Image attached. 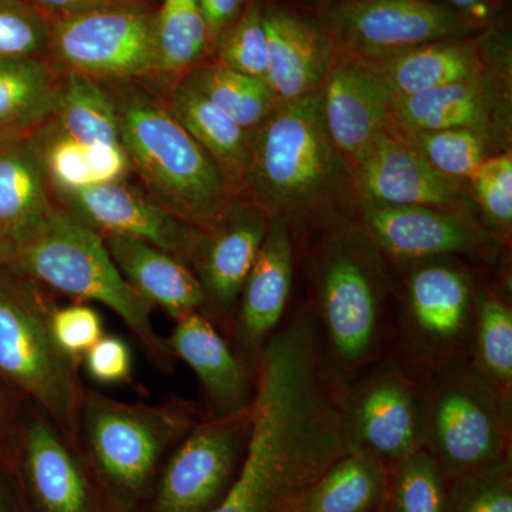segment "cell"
<instances>
[{
    "instance_id": "6da1fadb",
    "label": "cell",
    "mask_w": 512,
    "mask_h": 512,
    "mask_svg": "<svg viewBox=\"0 0 512 512\" xmlns=\"http://www.w3.org/2000/svg\"><path fill=\"white\" fill-rule=\"evenodd\" d=\"M255 384L244 460L210 512H296L315 481L348 453L340 394L323 366L305 301L266 342Z\"/></svg>"
},
{
    "instance_id": "7a4b0ae2",
    "label": "cell",
    "mask_w": 512,
    "mask_h": 512,
    "mask_svg": "<svg viewBox=\"0 0 512 512\" xmlns=\"http://www.w3.org/2000/svg\"><path fill=\"white\" fill-rule=\"evenodd\" d=\"M309 296L323 366L342 394L393 355L396 281L392 264L355 222L313 235ZM311 237V238H313Z\"/></svg>"
},
{
    "instance_id": "3957f363",
    "label": "cell",
    "mask_w": 512,
    "mask_h": 512,
    "mask_svg": "<svg viewBox=\"0 0 512 512\" xmlns=\"http://www.w3.org/2000/svg\"><path fill=\"white\" fill-rule=\"evenodd\" d=\"M242 184L252 204L285 222L295 244L350 221L342 192L352 171L326 130L320 90L281 101L252 131Z\"/></svg>"
},
{
    "instance_id": "277c9868",
    "label": "cell",
    "mask_w": 512,
    "mask_h": 512,
    "mask_svg": "<svg viewBox=\"0 0 512 512\" xmlns=\"http://www.w3.org/2000/svg\"><path fill=\"white\" fill-rule=\"evenodd\" d=\"M109 93L121 144L148 195L190 227L214 228L234 201L232 184L218 164L174 119L165 101L131 82H114Z\"/></svg>"
},
{
    "instance_id": "5b68a950",
    "label": "cell",
    "mask_w": 512,
    "mask_h": 512,
    "mask_svg": "<svg viewBox=\"0 0 512 512\" xmlns=\"http://www.w3.org/2000/svg\"><path fill=\"white\" fill-rule=\"evenodd\" d=\"M5 265L33 284L106 306L126 323L157 366L170 369L174 356L154 329V306L121 275L103 235L59 205L10 244Z\"/></svg>"
},
{
    "instance_id": "8992f818",
    "label": "cell",
    "mask_w": 512,
    "mask_h": 512,
    "mask_svg": "<svg viewBox=\"0 0 512 512\" xmlns=\"http://www.w3.org/2000/svg\"><path fill=\"white\" fill-rule=\"evenodd\" d=\"M396 281L393 356L417 377L470 360L481 276L451 258L392 264Z\"/></svg>"
},
{
    "instance_id": "52a82bcc",
    "label": "cell",
    "mask_w": 512,
    "mask_h": 512,
    "mask_svg": "<svg viewBox=\"0 0 512 512\" xmlns=\"http://www.w3.org/2000/svg\"><path fill=\"white\" fill-rule=\"evenodd\" d=\"M423 444L447 480L511 458L512 396L470 360L420 376Z\"/></svg>"
},
{
    "instance_id": "ba28073f",
    "label": "cell",
    "mask_w": 512,
    "mask_h": 512,
    "mask_svg": "<svg viewBox=\"0 0 512 512\" xmlns=\"http://www.w3.org/2000/svg\"><path fill=\"white\" fill-rule=\"evenodd\" d=\"M15 276L0 266V377L35 400L62 436L74 440L84 399L77 365L53 339V306L33 282Z\"/></svg>"
},
{
    "instance_id": "9c48e42d",
    "label": "cell",
    "mask_w": 512,
    "mask_h": 512,
    "mask_svg": "<svg viewBox=\"0 0 512 512\" xmlns=\"http://www.w3.org/2000/svg\"><path fill=\"white\" fill-rule=\"evenodd\" d=\"M200 410L174 400L161 406L121 403L84 393L82 421L97 466L124 493H137L150 480L161 453L183 440Z\"/></svg>"
},
{
    "instance_id": "30bf717a",
    "label": "cell",
    "mask_w": 512,
    "mask_h": 512,
    "mask_svg": "<svg viewBox=\"0 0 512 512\" xmlns=\"http://www.w3.org/2000/svg\"><path fill=\"white\" fill-rule=\"evenodd\" d=\"M421 407L419 377L397 357H384L340 397L346 448L392 470L423 444Z\"/></svg>"
},
{
    "instance_id": "8fae6325",
    "label": "cell",
    "mask_w": 512,
    "mask_h": 512,
    "mask_svg": "<svg viewBox=\"0 0 512 512\" xmlns=\"http://www.w3.org/2000/svg\"><path fill=\"white\" fill-rule=\"evenodd\" d=\"M154 22L156 15L127 3L60 16L49 49L66 73L131 82L157 72Z\"/></svg>"
},
{
    "instance_id": "7c38bea8",
    "label": "cell",
    "mask_w": 512,
    "mask_h": 512,
    "mask_svg": "<svg viewBox=\"0 0 512 512\" xmlns=\"http://www.w3.org/2000/svg\"><path fill=\"white\" fill-rule=\"evenodd\" d=\"M356 225L390 264L451 258L494 268L507 244L477 218L436 208L362 204Z\"/></svg>"
},
{
    "instance_id": "4fadbf2b",
    "label": "cell",
    "mask_w": 512,
    "mask_h": 512,
    "mask_svg": "<svg viewBox=\"0 0 512 512\" xmlns=\"http://www.w3.org/2000/svg\"><path fill=\"white\" fill-rule=\"evenodd\" d=\"M477 22L434 0H355L329 15V36L343 52L379 60L437 42L467 37Z\"/></svg>"
},
{
    "instance_id": "5bb4252c",
    "label": "cell",
    "mask_w": 512,
    "mask_h": 512,
    "mask_svg": "<svg viewBox=\"0 0 512 512\" xmlns=\"http://www.w3.org/2000/svg\"><path fill=\"white\" fill-rule=\"evenodd\" d=\"M252 427V409L198 421L168 460L154 512H210L234 483Z\"/></svg>"
},
{
    "instance_id": "9a60e30c",
    "label": "cell",
    "mask_w": 512,
    "mask_h": 512,
    "mask_svg": "<svg viewBox=\"0 0 512 512\" xmlns=\"http://www.w3.org/2000/svg\"><path fill=\"white\" fill-rule=\"evenodd\" d=\"M352 177L365 205L427 207L474 217L463 184L439 173L397 123L366 148Z\"/></svg>"
},
{
    "instance_id": "2e32d148",
    "label": "cell",
    "mask_w": 512,
    "mask_h": 512,
    "mask_svg": "<svg viewBox=\"0 0 512 512\" xmlns=\"http://www.w3.org/2000/svg\"><path fill=\"white\" fill-rule=\"evenodd\" d=\"M271 218L252 202L234 200L224 217L202 232L191 269L204 291L202 313L231 335L242 286L255 264Z\"/></svg>"
},
{
    "instance_id": "e0dca14e",
    "label": "cell",
    "mask_w": 512,
    "mask_h": 512,
    "mask_svg": "<svg viewBox=\"0 0 512 512\" xmlns=\"http://www.w3.org/2000/svg\"><path fill=\"white\" fill-rule=\"evenodd\" d=\"M52 192L59 207L103 237L140 239L174 255L191 268L204 231L178 220L150 195L123 181Z\"/></svg>"
},
{
    "instance_id": "ac0fdd59",
    "label": "cell",
    "mask_w": 512,
    "mask_h": 512,
    "mask_svg": "<svg viewBox=\"0 0 512 512\" xmlns=\"http://www.w3.org/2000/svg\"><path fill=\"white\" fill-rule=\"evenodd\" d=\"M320 97L330 140L350 171L373 140L396 124L392 90L376 64L363 57L336 56Z\"/></svg>"
},
{
    "instance_id": "d6986e66",
    "label": "cell",
    "mask_w": 512,
    "mask_h": 512,
    "mask_svg": "<svg viewBox=\"0 0 512 512\" xmlns=\"http://www.w3.org/2000/svg\"><path fill=\"white\" fill-rule=\"evenodd\" d=\"M296 244L285 222L271 218L255 264L242 286L228 342L255 372L262 349L291 312Z\"/></svg>"
},
{
    "instance_id": "ffe728a7",
    "label": "cell",
    "mask_w": 512,
    "mask_h": 512,
    "mask_svg": "<svg viewBox=\"0 0 512 512\" xmlns=\"http://www.w3.org/2000/svg\"><path fill=\"white\" fill-rule=\"evenodd\" d=\"M165 343L171 355L187 363L200 380L208 419H227L252 409L255 372L204 313L192 312L175 320Z\"/></svg>"
},
{
    "instance_id": "44dd1931",
    "label": "cell",
    "mask_w": 512,
    "mask_h": 512,
    "mask_svg": "<svg viewBox=\"0 0 512 512\" xmlns=\"http://www.w3.org/2000/svg\"><path fill=\"white\" fill-rule=\"evenodd\" d=\"M266 83L279 101L319 92L336 60V46L318 26L281 9L264 13Z\"/></svg>"
},
{
    "instance_id": "7402d4cb",
    "label": "cell",
    "mask_w": 512,
    "mask_h": 512,
    "mask_svg": "<svg viewBox=\"0 0 512 512\" xmlns=\"http://www.w3.org/2000/svg\"><path fill=\"white\" fill-rule=\"evenodd\" d=\"M504 101L494 73L488 69L476 79L430 92L392 94V110L394 120L404 130L470 128L493 137Z\"/></svg>"
},
{
    "instance_id": "603a6c76",
    "label": "cell",
    "mask_w": 512,
    "mask_h": 512,
    "mask_svg": "<svg viewBox=\"0 0 512 512\" xmlns=\"http://www.w3.org/2000/svg\"><path fill=\"white\" fill-rule=\"evenodd\" d=\"M114 264L128 284L175 320L202 311L205 295L190 266L140 239L103 237Z\"/></svg>"
},
{
    "instance_id": "cb8c5ba5",
    "label": "cell",
    "mask_w": 512,
    "mask_h": 512,
    "mask_svg": "<svg viewBox=\"0 0 512 512\" xmlns=\"http://www.w3.org/2000/svg\"><path fill=\"white\" fill-rule=\"evenodd\" d=\"M370 62L396 96L467 82L488 70L483 47L470 37L437 40Z\"/></svg>"
},
{
    "instance_id": "d4e9b609",
    "label": "cell",
    "mask_w": 512,
    "mask_h": 512,
    "mask_svg": "<svg viewBox=\"0 0 512 512\" xmlns=\"http://www.w3.org/2000/svg\"><path fill=\"white\" fill-rule=\"evenodd\" d=\"M30 488L43 512H93L89 488L55 424L35 417L23 440Z\"/></svg>"
},
{
    "instance_id": "484cf974",
    "label": "cell",
    "mask_w": 512,
    "mask_h": 512,
    "mask_svg": "<svg viewBox=\"0 0 512 512\" xmlns=\"http://www.w3.org/2000/svg\"><path fill=\"white\" fill-rule=\"evenodd\" d=\"M53 207L52 188L30 137L0 144V231L10 244Z\"/></svg>"
},
{
    "instance_id": "4316f807",
    "label": "cell",
    "mask_w": 512,
    "mask_h": 512,
    "mask_svg": "<svg viewBox=\"0 0 512 512\" xmlns=\"http://www.w3.org/2000/svg\"><path fill=\"white\" fill-rule=\"evenodd\" d=\"M62 79L40 59H0V144L22 140L52 119Z\"/></svg>"
},
{
    "instance_id": "83f0119b",
    "label": "cell",
    "mask_w": 512,
    "mask_h": 512,
    "mask_svg": "<svg viewBox=\"0 0 512 512\" xmlns=\"http://www.w3.org/2000/svg\"><path fill=\"white\" fill-rule=\"evenodd\" d=\"M165 104L174 119L210 154L229 183H242L252 133L239 127L184 79L175 84Z\"/></svg>"
},
{
    "instance_id": "f1b7e54d",
    "label": "cell",
    "mask_w": 512,
    "mask_h": 512,
    "mask_svg": "<svg viewBox=\"0 0 512 512\" xmlns=\"http://www.w3.org/2000/svg\"><path fill=\"white\" fill-rule=\"evenodd\" d=\"M389 474L375 458L348 451L309 488L296 512H384Z\"/></svg>"
},
{
    "instance_id": "f546056e",
    "label": "cell",
    "mask_w": 512,
    "mask_h": 512,
    "mask_svg": "<svg viewBox=\"0 0 512 512\" xmlns=\"http://www.w3.org/2000/svg\"><path fill=\"white\" fill-rule=\"evenodd\" d=\"M50 123L83 146H121L119 116L110 93L83 74H64Z\"/></svg>"
},
{
    "instance_id": "4dcf8cb0",
    "label": "cell",
    "mask_w": 512,
    "mask_h": 512,
    "mask_svg": "<svg viewBox=\"0 0 512 512\" xmlns=\"http://www.w3.org/2000/svg\"><path fill=\"white\" fill-rule=\"evenodd\" d=\"M471 365L500 392L512 396V306L505 289L481 278L477 289Z\"/></svg>"
},
{
    "instance_id": "1f68e13d",
    "label": "cell",
    "mask_w": 512,
    "mask_h": 512,
    "mask_svg": "<svg viewBox=\"0 0 512 512\" xmlns=\"http://www.w3.org/2000/svg\"><path fill=\"white\" fill-rule=\"evenodd\" d=\"M184 80L249 133L281 103L264 80L245 76L220 63L194 67Z\"/></svg>"
},
{
    "instance_id": "d6a6232c",
    "label": "cell",
    "mask_w": 512,
    "mask_h": 512,
    "mask_svg": "<svg viewBox=\"0 0 512 512\" xmlns=\"http://www.w3.org/2000/svg\"><path fill=\"white\" fill-rule=\"evenodd\" d=\"M154 39L157 72L181 73L200 62L210 39L198 0H163Z\"/></svg>"
},
{
    "instance_id": "836d02e7",
    "label": "cell",
    "mask_w": 512,
    "mask_h": 512,
    "mask_svg": "<svg viewBox=\"0 0 512 512\" xmlns=\"http://www.w3.org/2000/svg\"><path fill=\"white\" fill-rule=\"evenodd\" d=\"M448 480L420 448L390 470L384 512H447Z\"/></svg>"
},
{
    "instance_id": "e575fe53",
    "label": "cell",
    "mask_w": 512,
    "mask_h": 512,
    "mask_svg": "<svg viewBox=\"0 0 512 512\" xmlns=\"http://www.w3.org/2000/svg\"><path fill=\"white\" fill-rule=\"evenodd\" d=\"M402 130L439 173L460 183L470 181L485 158L490 157L491 137L480 131L470 128Z\"/></svg>"
},
{
    "instance_id": "d590c367",
    "label": "cell",
    "mask_w": 512,
    "mask_h": 512,
    "mask_svg": "<svg viewBox=\"0 0 512 512\" xmlns=\"http://www.w3.org/2000/svg\"><path fill=\"white\" fill-rule=\"evenodd\" d=\"M447 512H512L511 458L448 481Z\"/></svg>"
},
{
    "instance_id": "8d00e7d4",
    "label": "cell",
    "mask_w": 512,
    "mask_h": 512,
    "mask_svg": "<svg viewBox=\"0 0 512 512\" xmlns=\"http://www.w3.org/2000/svg\"><path fill=\"white\" fill-rule=\"evenodd\" d=\"M52 191H73L93 185L87 146L57 130L50 120L30 137Z\"/></svg>"
},
{
    "instance_id": "74e56055",
    "label": "cell",
    "mask_w": 512,
    "mask_h": 512,
    "mask_svg": "<svg viewBox=\"0 0 512 512\" xmlns=\"http://www.w3.org/2000/svg\"><path fill=\"white\" fill-rule=\"evenodd\" d=\"M470 181L474 201L483 215L481 225L507 242L512 227L511 151L485 158Z\"/></svg>"
},
{
    "instance_id": "f35d334b",
    "label": "cell",
    "mask_w": 512,
    "mask_h": 512,
    "mask_svg": "<svg viewBox=\"0 0 512 512\" xmlns=\"http://www.w3.org/2000/svg\"><path fill=\"white\" fill-rule=\"evenodd\" d=\"M218 55L222 66L266 82L268 39L264 12L258 6H252L225 32L218 43Z\"/></svg>"
},
{
    "instance_id": "ab89813d",
    "label": "cell",
    "mask_w": 512,
    "mask_h": 512,
    "mask_svg": "<svg viewBox=\"0 0 512 512\" xmlns=\"http://www.w3.org/2000/svg\"><path fill=\"white\" fill-rule=\"evenodd\" d=\"M49 45V25L35 6L0 0V59H39Z\"/></svg>"
},
{
    "instance_id": "60d3db41",
    "label": "cell",
    "mask_w": 512,
    "mask_h": 512,
    "mask_svg": "<svg viewBox=\"0 0 512 512\" xmlns=\"http://www.w3.org/2000/svg\"><path fill=\"white\" fill-rule=\"evenodd\" d=\"M50 329L56 345L77 366L83 362L87 350L104 335L100 313L83 302L53 308Z\"/></svg>"
},
{
    "instance_id": "b9f144b4",
    "label": "cell",
    "mask_w": 512,
    "mask_h": 512,
    "mask_svg": "<svg viewBox=\"0 0 512 512\" xmlns=\"http://www.w3.org/2000/svg\"><path fill=\"white\" fill-rule=\"evenodd\" d=\"M86 372L94 382L119 384L131 376L130 348L119 336L103 335L83 357Z\"/></svg>"
},
{
    "instance_id": "7bdbcfd3",
    "label": "cell",
    "mask_w": 512,
    "mask_h": 512,
    "mask_svg": "<svg viewBox=\"0 0 512 512\" xmlns=\"http://www.w3.org/2000/svg\"><path fill=\"white\" fill-rule=\"evenodd\" d=\"M87 160L92 171L93 185L119 183L124 181L131 170L123 144L87 147Z\"/></svg>"
},
{
    "instance_id": "ee69618b",
    "label": "cell",
    "mask_w": 512,
    "mask_h": 512,
    "mask_svg": "<svg viewBox=\"0 0 512 512\" xmlns=\"http://www.w3.org/2000/svg\"><path fill=\"white\" fill-rule=\"evenodd\" d=\"M198 3L207 26L210 46H218L221 37L237 20L244 0H198Z\"/></svg>"
},
{
    "instance_id": "f6af8a7d",
    "label": "cell",
    "mask_w": 512,
    "mask_h": 512,
    "mask_svg": "<svg viewBox=\"0 0 512 512\" xmlns=\"http://www.w3.org/2000/svg\"><path fill=\"white\" fill-rule=\"evenodd\" d=\"M35 8L53 10V12L64 15H73V13L86 12L104 6L126 5L128 0H25Z\"/></svg>"
},
{
    "instance_id": "bcb514c9",
    "label": "cell",
    "mask_w": 512,
    "mask_h": 512,
    "mask_svg": "<svg viewBox=\"0 0 512 512\" xmlns=\"http://www.w3.org/2000/svg\"><path fill=\"white\" fill-rule=\"evenodd\" d=\"M443 5L463 13L473 20L484 18L488 13V0H440Z\"/></svg>"
},
{
    "instance_id": "7dc6e473",
    "label": "cell",
    "mask_w": 512,
    "mask_h": 512,
    "mask_svg": "<svg viewBox=\"0 0 512 512\" xmlns=\"http://www.w3.org/2000/svg\"><path fill=\"white\" fill-rule=\"evenodd\" d=\"M10 248V239L0 231V266L5 265Z\"/></svg>"
},
{
    "instance_id": "c3c4849f",
    "label": "cell",
    "mask_w": 512,
    "mask_h": 512,
    "mask_svg": "<svg viewBox=\"0 0 512 512\" xmlns=\"http://www.w3.org/2000/svg\"><path fill=\"white\" fill-rule=\"evenodd\" d=\"M2 410H3V397H2V393H0V414H2Z\"/></svg>"
},
{
    "instance_id": "681fc988",
    "label": "cell",
    "mask_w": 512,
    "mask_h": 512,
    "mask_svg": "<svg viewBox=\"0 0 512 512\" xmlns=\"http://www.w3.org/2000/svg\"><path fill=\"white\" fill-rule=\"evenodd\" d=\"M0 512H3V503H2V498H0Z\"/></svg>"
}]
</instances>
